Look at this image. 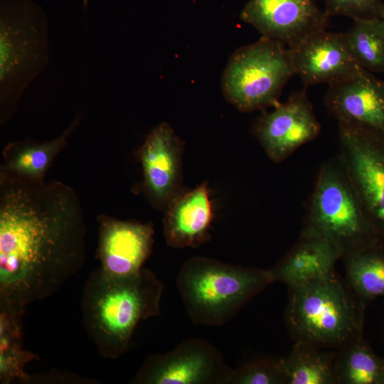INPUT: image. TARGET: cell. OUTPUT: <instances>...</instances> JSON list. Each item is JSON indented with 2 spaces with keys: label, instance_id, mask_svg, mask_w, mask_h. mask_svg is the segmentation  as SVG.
<instances>
[{
  "label": "cell",
  "instance_id": "cell-17",
  "mask_svg": "<svg viewBox=\"0 0 384 384\" xmlns=\"http://www.w3.org/2000/svg\"><path fill=\"white\" fill-rule=\"evenodd\" d=\"M341 257L339 250L329 240L302 233L293 248L269 271L273 282L290 287L335 272Z\"/></svg>",
  "mask_w": 384,
  "mask_h": 384
},
{
  "label": "cell",
  "instance_id": "cell-10",
  "mask_svg": "<svg viewBox=\"0 0 384 384\" xmlns=\"http://www.w3.org/2000/svg\"><path fill=\"white\" fill-rule=\"evenodd\" d=\"M321 126L305 89L294 92L273 110L264 112L254 132L270 160L280 163L302 145L314 140Z\"/></svg>",
  "mask_w": 384,
  "mask_h": 384
},
{
  "label": "cell",
  "instance_id": "cell-9",
  "mask_svg": "<svg viewBox=\"0 0 384 384\" xmlns=\"http://www.w3.org/2000/svg\"><path fill=\"white\" fill-rule=\"evenodd\" d=\"M233 372L218 350L200 338L149 355L132 380L137 384H228Z\"/></svg>",
  "mask_w": 384,
  "mask_h": 384
},
{
  "label": "cell",
  "instance_id": "cell-22",
  "mask_svg": "<svg viewBox=\"0 0 384 384\" xmlns=\"http://www.w3.org/2000/svg\"><path fill=\"white\" fill-rule=\"evenodd\" d=\"M335 352L324 351L306 343H296L283 364L289 384L336 383Z\"/></svg>",
  "mask_w": 384,
  "mask_h": 384
},
{
  "label": "cell",
  "instance_id": "cell-14",
  "mask_svg": "<svg viewBox=\"0 0 384 384\" xmlns=\"http://www.w3.org/2000/svg\"><path fill=\"white\" fill-rule=\"evenodd\" d=\"M97 219L100 268L112 276L140 271L151 252L152 223L122 220L106 215H99Z\"/></svg>",
  "mask_w": 384,
  "mask_h": 384
},
{
  "label": "cell",
  "instance_id": "cell-26",
  "mask_svg": "<svg viewBox=\"0 0 384 384\" xmlns=\"http://www.w3.org/2000/svg\"><path fill=\"white\" fill-rule=\"evenodd\" d=\"M380 18L381 19H383V21H384V3H383V6H382V9H381Z\"/></svg>",
  "mask_w": 384,
  "mask_h": 384
},
{
  "label": "cell",
  "instance_id": "cell-3",
  "mask_svg": "<svg viewBox=\"0 0 384 384\" xmlns=\"http://www.w3.org/2000/svg\"><path fill=\"white\" fill-rule=\"evenodd\" d=\"M48 16L32 0H0V124L18 111L27 87L46 69Z\"/></svg>",
  "mask_w": 384,
  "mask_h": 384
},
{
  "label": "cell",
  "instance_id": "cell-25",
  "mask_svg": "<svg viewBox=\"0 0 384 384\" xmlns=\"http://www.w3.org/2000/svg\"><path fill=\"white\" fill-rule=\"evenodd\" d=\"M325 12L331 16H344L353 21L380 18L381 0H324Z\"/></svg>",
  "mask_w": 384,
  "mask_h": 384
},
{
  "label": "cell",
  "instance_id": "cell-20",
  "mask_svg": "<svg viewBox=\"0 0 384 384\" xmlns=\"http://www.w3.org/2000/svg\"><path fill=\"white\" fill-rule=\"evenodd\" d=\"M347 280L362 303L384 297V245L378 244L344 257Z\"/></svg>",
  "mask_w": 384,
  "mask_h": 384
},
{
  "label": "cell",
  "instance_id": "cell-5",
  "mask_svg": "<svg viewBox=\"0 0 384 384\" xmlns=\"http://www.w3.org/2000/svg\"><path fill=\"white\" fill-rule=\"evenodd\" d=\"M289 288L286 321L296 341L340 349L361 337L363 304L335 272Z\"/></svg>",
  "mask_w": 384,
  "mask_h": 384
},
{
  "label": "cell",
  "instance_id": "cell-1",
  "mask_svg": "<svg viewBox=\"0 0 384 384\" xmlns=\"http://www.w3.org/2000/svg\"><path fill=\"white\" fill-rule=\"evenodd\" d=\"M87 225L75 191L0 166V300L49 297L83 267Z\"/></svg>",
  "mask_w": 384,
  "mask_h": 384
},
{
  "label": "cell",
  "instance_id": "cell-18",
  "mask_svg": "<svg viewBox=\"0 0 384 384\" xmlns=\"http://www.w3.org/2000/svg\"><path fill=\"white\" fill-rule=\"evenodd\" d=\"M82 117L78 114L69 126L57 137L47 141L32 138L7 144L2 151L1 167L16 175L33 180H43L68 139L79 126Z\"/></svg>",
  "mask_w": 384,
  "mask_h": 384
},
{
  "label": "cell",
  "instance_id": "cell-27",
  "mask_svg": "<svg viewBox=\"0 0 384 384\" xmlns=\"http://www.w3.org/2000/svg\"><path fill=\"white\" fill-rule=\"evenodd\" d=\"M84 9H86L88 5V0H83Z\"/></svg>",
  "mask_w": 384,
  "mask_h": 384
},
{
  "label": "cell",
  "instance_id": "cell-16",
  "mask_svg": "<svg viewBox=\"0 0 384 384\" xmlns=\"http://www.w3.org/2000/svg\"><path fill=\"white\" fill-rule=\"evenodd\" d=\"M164 211L163 230L169 246L197 247L210 239L214 213L206 183L183 191Z\"/></svg>",
  "mask_w": 384,
  "mask_h": 384
},
{
  "label": "cell",
  "instance_id": "cell-15",
  "mask_svg": "<svg viewBox=\"0 0 384 384\" xmlns=\"http://www.w3.org/2000/svg\"><path fill=\"white\" fill-rule=\"evenodd\" d=\"M324 104L338 122L366 125L384 132V80L360 69L329 84Z\"/></svg>",
  "mask_w": 384,
  "mask_h": 384
},
{
  "label": "cell",
  "instance_id": "cell-21",
  "mask_svg": "<svg viewBox=\"0 0 384 384\" xmlns=\"http://www.w3.org/2000/svg\"><path fill=\"white\" fill-rule=\"evenodd\" d=\"M334 360L336 383L384 384V361L359 337L339 349Z\"/></svg>",
  "mask_w": 384,
  "mask_h": 384
},
{
  "label": "cell",
  "instance_id": "cell-2",
  "mask_svg": "<svg viewBox=\"0 0 384 384\" xmlns=\"http://www.w3.org/2000/svg\"><path fill=\"white\" fill-rule=\"evenodd\" d=\"M163 289L145 267L127 276L110 275L100 268L91 273L82 296V321L102 358H119L138 324L160 313Z\"/></svg>",
  "mask_w": 384,
  "mask_h": 384
},
{
  "label": "cell",
  "instance_id": "cell-19",
  "mask_svg": "<svg viewBox=\"0 0 384 384\" xmlns=\"http://www.w3.org/2000/svg\"><path fill=\"white\" fill-rule=\"evenodd\" d=\"M25 306L0 300V383L31 381L25 366L39 360L23 346L22 316Z\"/></svg>",
  "mask_w": 384,
  "mask_h": 384
},
{
  "label": "cell",
  "instance_id": "cell-11",
  "mask_svg": "<svg viewBox=\"0 0 384 384\" xmlns=\"http://www.w3.org/2000/svg\"><path fill=\"white\" fill-rule=\"evenodd\" d=\"M183 144L166 122L147 135L138 150L143 172V188L151 206L165 210L181 193Z\"/></svg>",
  "mask_w": 384,
  "mask_h": 384
},
{
  "label": "cell",
  "instance_id": "cell-12",
  "mask_svg": "<svg viewBox=\"0 0 384 384\" xmlns=\"http://www.w3.org/2000/svg\"><path fill=\"white\" fill-rule=\"evenodd\" d=\"M240 18L262 37L289 47L312 33L326 29L329 16L313 0H249Z\"/></svg>",
  "mask_w": 384,
  "mask_h": 384
},
{
  "label": "cell",
  "instance_id": "cell-13",
  "mask_svg": "<svg viewBox=\"0 0 384 384\" xmlns=\"http://www.w3.org/2000/svg\"><path fill=\"white\" fill-rule=\"evenodd\" d=\"M287 48L295 75L306 86L329 85L362 68L351 53L346 33L318 31Z\"/></svg>",
  "mask_w": 384,
  "mask_h": 384
},
{
  "label": "cell",
  "instance_id": "cell-4",
  "mask_svg": "<svg viewBox=\"0 0 384 384\" xmlns=\"http://www.w3.org/2000/svg\"><path fill=\"white\" fill-rule=\"evenodd\" d=\"M269 270L193 257L182 265L176 286L191 321L219 326L230 321L242 306L270 284Z\"/></svg>",
  "mask_w": 384,
  "mask_h": 384
},
{
  "label": "cell",
  "instance_id": "cell-24",
  "mask_svg": "<svg viewBox=\"0 0 384 384\" xmlns=\"http://www.w3.org/2000/svg\"><path fill=\"white\" fill-rule=\"evenodd\" d=\"M287 383L283 361L261 360L234 370L228 384Z\"/></svg>",
  "mask_w": 384,
  "mask_h": 384
},
{
  "label": "cell",
  "instance_id": "cell-6",
  "mask_svg": "<svg viewBox=\"0 0 384 384\" xmlns=\"http://www.w3.org/2000/svg\"><path fill=\"white\" fill-rule=\"evenodd\" d=\"M302 233L329 240L342 257L381 243L339 156L319 170Z\"/></svg>",
  "mask_w": 384,
  "mask_h": 384
},
{
  "label": "cell",
  "instance_id": "cell-8",
  "mask_svg": "<svg viewBox=\"0 0 384 384\" xmlns=\"http://www.w3.org/2000/svg\"><path fill=\"white\" fill-rule=\"evenodd\" d=\"M342 164L384 245V132L338 122Z\"/></svg>",
  "mask_w": 384,
  "mask_h": 384
},
{
  "label": "cell",
  "instance_id": "cell-7",
  "mask_svg": "<svg viewBox=\"0 0 384 384\" xmlns=\"http://www.w3.org/2000/svg\"><path fill=\"white\" fill-rule=\"evenodd\" d=\"M295 75L289 48L262 37L231 55L222 78L227 101L241 112L274 107L282 90Z\"/></svg>",
  "mask_w": 384,
  "mask_h": 384
},
{
  "label": "cell",
  "instance_id": "cell-23",
  "mask_svg": "<svg viewBox=\"0 0 384 384\" xmlns=\"http://www.w3.org/2000/svg\"><path fill=\"white\" fill-rule=\"evenodd\" d=\"M358 64L370 73H384V21L380 18L353 21L346 33Z\"/></svg>",
  "mask_w": 384,
  "mask_h": 384
}]
</instances>
